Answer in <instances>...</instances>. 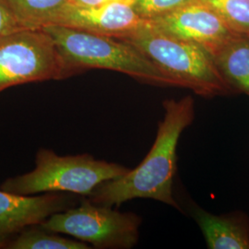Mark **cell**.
Segmentation results:
<instances>
[{
    "label": "cell",
    "mask_w": 249,
    "mask_h": 249,
    "mask_svg": "<svg viewBox=\"0 0 249 249\" xmlns=\"http://www.w3.org/2000/svg\"><path fill=\"white\" fill-rule=\"evenodd\" d=\"M164 115L154 143L144 160L120 178L99 185L88 198L95 204L119 207L134 198H151L181 211L173 192L177 172L178 142L195 118L191 96L168 99L162 103Z\"/></svg>",
    "instance_id": "obj_1"
},
{
    "label": "cell",
    "mask_w": 249,
    "mask_h": 249,
    "mask_svg": "<svg viewBox=\"0 0 249 249\" xmlns=\"http://www.w3.org/2000/svg\"><path fill=\"white\" fill-rule=\"evenodd\" d=\"M43 29L53 38L57 48L62 80L89 70H107L143 83L176 87L175 82L142 52L124 40L57 24Z\"/></svg>",
    "instance_id": "obj_2"
},
{
    "label": "cell",
    "mask_w": 249,
    "mask_h": 249,
    "mask_svg": "<svg viewBox=\"0 0 249 249\" xmlns=\"http://www.w3.org/2000/svg\"><path fill=\"white\" fill-rule=\"evenodd\" d=\"M136 46L176 87L193 90L204 98L234 93L219 71L214 57L194 43L166 36L145 20L132 35L124 39Z\"/></svg>",
    "instance_id": "obj_3"
},
{
    "label": "cell",
    "mask_w": 249,
    "mask_h": 249,
    "mask_svg": "<svg viewBox=\"0 0 249 249\" xmlns=\"http://www.w3.org/2000/svg\"><path fill=\"white\" fill-rule=\"evenodd\" d=\"M128 171L121 164L97 160L89 154L59 156L42 149L36 155L35 169L7 179L1 189L24 196L69 192L88 196L102 183L120 178Z\"/></svg>",
    "instance_id": "obj_4"
},
{
    "label": "cell",
    "mask_w": 249,
    "mask_h": 249,
    "mask_svg": "<svg viewBox=\"0 0 249 249\" xmlns=\"http://www.w3.org/2000/svg\"><path fill=\"white\" fill-rule=\"evenodd\" d=\"M142 223L138 214L120 213L85 198L79 207L51 215L40 227L71 235L96 249H128L137 245Z\"/></svg>",
    "instance_id": "obj_5"
},
{
    "label": "cell",
    "mask_w": 249,
    "mask_h": 249,
    "mask_svg": "<svg viewBox=\"0 0 249 249\" xmlns=\"http://www.w3.org/2000/svg\"><path fill=\"white\" fill-rule=\"evenodd\" d=\"M50 80H62L61 60L53 38L43 28H23L0 37V92Z\"/></svg>",
    "instance_id": "obj_6"
},
{
    "label": "cell",
    "mask_w": 249,
    "mask_h": 249,
    "mask_svg": "<svg viewBox=\"0 0 249 249\" xmlns=\"http://www.w3.org/2000/svg\"><path fill=\"white\" fill-rule=\"evenodd\" d=\"M146 20L166 36L203 47L213 57L232 38L240 36L201 0Z\"/></svg>",
    "instance_id": "obj_7"
},
{
    "label": "cell",
    "mask_w": 249,
    "mask_h": 249,
    "mask_svg": "<svg viewBox=\"0 0 249 249\" xmlns=\"http://www.w3.org/2000/svg\"><path fill=\"white\" fill-rule=\"evenodd\" d=\"M145 20L135 11L132 0H120L95 7H80L69 3L53 24L124 39L136 32Z\"/></svg>",
    "instance_id": "obj_8"
},
{
    "label": "cell",
    "mask_w": 249,
    "mask_h": 249,
    "mask_svg": "<svg viewBox=\"0 0 249 249\" xmlns=\"http://www.w3.org/2000/svg\"><path fill=\"white\" fill-rule=\"evenodd\" d=\"M68 197L46 193L24 196L0 190V246L10 235L40 225L48 217L67 209Z\"/></svg>",
    "instance_id": "obj_9"
},
{
    "label": "cell",
    "mask_w": 249,
    "mask_h": 249,
    "mask_svg": "<svg viewBox=\"0 0 249 249\" xmlns=\"http://www.w3.org/2000/svg\"><path fill=\"white\" fill-rule=\"evenodd\" d=\"M191 215L204 235L208 249H249V218L242 212L223 215L191 205Z\"/></svg>",
    "instance_id": "obj_10"
},
{
    "label": "cell",
    "mask_w": 249,
    "mask_h": 249,
    "mask_svg": "<svg viewBox=\"0 0 249 249\" xmlns=\"http://www.w3.org/2000/svg\"><path fill=\"white\" fill-rule=\"evenodd\" d=\"M214 60L233 91L249 95V37L235 36L214 56Z\"/></svg>",
    "instance_id": "obj_11"
},
{
    "label": "cell",
    "mask_w": 249,
    "mask_h": 249,
    "mask_svg": "<svg viewBox=\"0 0 249 249\" xmlns=\"http://www.w3.org/2000/svg\"><path fill=\"white\" fill-rule=\"evenodd\" d=\"M71 0H0L18 24L27 29H41L53 20Z\"/></svg>",
    "instance_id": "obj_12"
},
{
    "label": "cell",
    "mask_w": 249,
    "mask_h": 249,
    "mask_svg": "<svg viewBox=\"0 0 249 249\" xmlns=\"http://www.w3.org/2000/svg\"><path fill=\"white\" fill-rule=\"evenodd\" d=\"M9 249H89L85 242L73 240L46 231L42 227H29L18 233L15 239L3 243Z\"/></svg>",
    "instance_id": "obj_13"
},
{
    "label": "cell",
    "mask_w": 249,
    "mask_h": 249,
    "mask_svg": "<svg viewBox=\"0 0 249 249\" xmlns=\"http://www.w3.org/2000/svg\"><path fill=\"white\" fill-rule=\"evenodd\" d=\"M214 9L231 30L249 37V0H201Z\"/></svg>",
    "instance_id": "obj_14"
},
{
    "label": "cell",
    "mask_w": 249,
    "mask_h": 249,
    "mask_svg": "<svg viewBox=\"0 0 249 249\" xmlns=\"http://www.w3.org/2000/svg\"><path fill=\"white\" fill-rule=\"evenodd\" d=\"M200 0H132V6L140 17L150 19L181 9Z\"/></svg>",
    "instance_id": "obj_15"
},
{
    "label": "cell",
    "mask_w": 249,
    "mask_h": 249,
    "mask_svg": "<svg viewBox=\"0 0 249 249\" xmlns=\"http://www.w3.org/2000/svg\"><path fill=\"white\" fill-rule=\"evenodd\" d=\"M19 29H23V27L18 24V21L0 2V37Z\"/></svg>",
    "instance_id": "obj_16"
},
{
    "label": "cell",
    "mask_w": 249,
    "mask_h": 249,
    "mask_svg": "<svg viewBox=\"0 0 249 249\" xmlns=\"http://www.w3.org/2000/svg\"><path fill=\"white\" fill-rule=\"evenodd\" d=\"M120 0H71L70 3L80 7H95Z\"/></svg>",
    "instance_id": "obj_17"
}]
</instances>
